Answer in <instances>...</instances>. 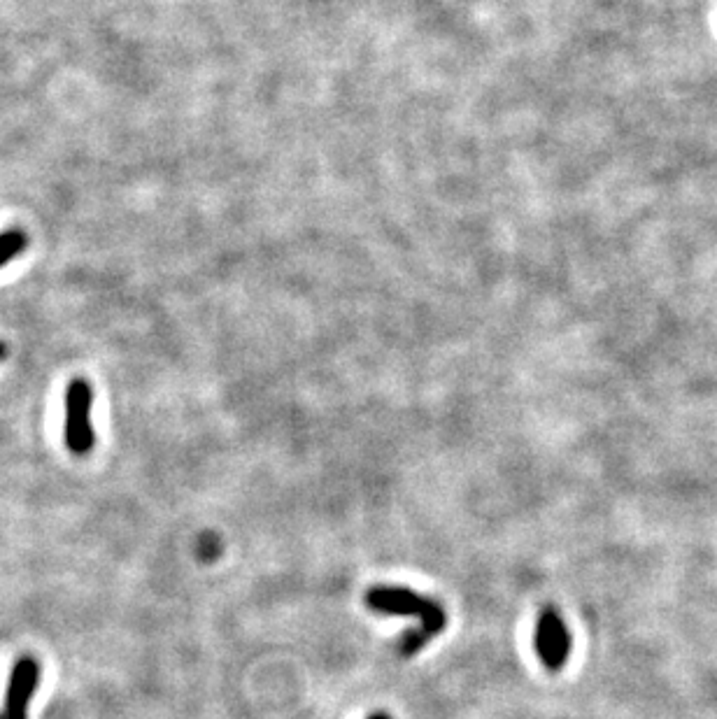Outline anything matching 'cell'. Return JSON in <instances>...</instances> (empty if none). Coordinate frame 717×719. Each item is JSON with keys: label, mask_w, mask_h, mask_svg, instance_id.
<instances>
[{"label": "cell", "mask_w": 717, "mask_h": 719, "mask_svg": "<svg viewBox=\"0 0 717 719\" xmlns=\"http://www.w3.org/2000/svg\"><path fill=\"white\" fill-rule=\"evenodd\" d=\"M536 652L545 668L562 671L571 657V633L555 605H545L536 624Z\"/></svg>", "instance_id": "cell-2"}, {"label": "cell", "mask_w": 717, "mask_h": 719, "mask_svg": "<svg viewBox=\"0 0 717 719\" xmlns=\"http://www.w3.org/2000/svg\"><path fill=\"white\" fill-rule=\"evenodd\" d=\"M26 245H28L26 233L21 231L0 233V268H3L5 263H10L19 252H24Z\"/></svg>", "instance_id": "cell-5"}, {"label": "cell", "mask_w": 717, "mask_h": 719, "mask_svg": "<svg viewBox=\"0 0 717 719\" xmlns=\"http://www.w3.org/2000/svg\"><path fill=\"white\" fill-rule=\"evenodd\" d=\"M38 680H40L38 661L28 657L19 659L10 675L5 703L3 708H0V719H28V703L33 699Z\"/></svg>", "instance_id": "cell-4"}, {"label": "cell", "mask_w": 717, "mask_h": 719, "mask_svg": "<svg viewBox=\"0 0 717 719\" xmlns=\"http://www.w3.org/2000/svg\"><path fill=\"white\" fill-rule=\"evenodd\" d=\"M219 550H222V543H219V538L212 536V533H205V536L201 538V543H198V557H201L203 561L217 559Z\"/></svg>", "instance_id": "cell-6"}, {"label": "cell", "mask_w": 717, "mask_h": 719, "mask_svg": "<svg viewBox=\"0 0 717 719\" xmlns=\"http://www.w3.org/2000/svg\"><path fill=\"white\" fill-rule=\"evenodd\" d=\"M91 429V387L84 380H73L66 394V445L73 454H87L94 447Z\"/></svg>", "instance_id": "cell-3"}, {"label": "cell", "mask_w": 717, "mask_h": 719, "mask_svg": "<svg viewBox=\"0 0 717 719\" xmlns=\"http://www.w3.org/2000/svg\"><path fill=\"white\" fill-rule=\"evenodd\" d=\"M368 719H392V717L385 715V713H375V715H371Z\"/></svg>", "instance_id": "cell-7"}, {"label": "cell", "mask_w": 717, "mask_h": 719, "mask_svg": "<svg viewBox=\"0 0 717 719\" xmlns=\"http://www.w3.org/2000/svg\"><path fill=\"white\" fill-rule=\"evenodd\" d=\"M3 357H5V345L0 343V359H3Z\"/></svg>", "instance_id": "cell-8"}, {"label": "cell", "mask_w": 717, "mask_h": 719, "mask_svg": "<svg viewBox=\"0 0 717 719\" xmlns=\"http://www.w3.org/2000/svg\"><path fill=\"white\" fill-rule=\"evenodd\" d=\"M366 605L375 612L401 617H420V626L431 636H438L445 629V610L443 605L427 596H420L406 587H373L366 594Z\"/></svg>", "instance_id": "cell-1"}]
</instances>
